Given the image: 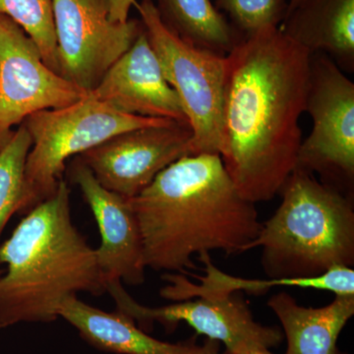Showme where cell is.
<instances>
[{
  "label": "cell",
  "mask_w": 354,
  "mask_h": 354,
  "mask_svg": "<svg viewBox=\"0 0 354 354\" xmlns=\"http://www.w3.org/2000/svg\"><path fill=\"white\" fill-rule=\"evenodd\" d=\"M311 55L268 27L225 55L220 156L242 197L255 204L279 194L295 171Z\"/></svg>",
  "instance_id": "cell-1"
},
{
  "label": "cell",
  "mask_w": 354,
  "mask_h": 354,
  "mask_svg": "<svg viewBox=\"0 0 354 354\" xmlns=\"http://www.w3.org/2000/svg\"><path fill=\"white\" fill-rule=\"evenodd\" d=\"M143 242L147 268L188 274L193 256L247 252L259 234L255 203L242 197L220 155L179 158L129 199Z\"/></svg>",
  "instance_id": "cell-2"
},
{
  "label": "cell",
  "mask_w": 354,
  "mask_h": 354,
  "mask_svg": "<svg viewBox=\"0 0 354 354\" xmlns=\"http://www.w3.org/2000/svg\"><path fill=\"white\" fill-rule=\"evenodd\" d=\"M0 264L6 265L0 276V329L55 322L68 298L106 292L95 249L72 221L64 179L0 245Z\"/></svg>",
  "instance_id": "cell-3"
},
{
  "label": "cell",
  "mask_w": 354,
  "mask_h": 354,
  "mask_svg": "<svg viewBox=\"0 0 354 354\" xmlns=\"http://www.w3.org/2000/svg\"><path fill=\"white\" fill-rule=\"evenodd\" d=\"M279 194V208L247 247L262 248L268 278H315L335 267H353V198L298 169Z\"/></svg>",
  "instance_id": "cell-4"
},
{
  "label": "cell",
  "mask_w": 354,
  "mask_h": 354,
  "mask_svg": "<svg viewBox=\"0 0 354 354\" xmlns=\"http://www.w3.org/2000/svg\"><path fill=\"white\" fill-rule=\"evenodd\" d=\"M172 120L118 113L90 95L65 108L46 109L24 120L32 148L25 167V194L21 214L55 194L65 171V162L106 140L138 128Z\"/></svg>",
  "instance_id": "cell-5"
},
{
  "label": "cell",
  "mask_w": 354,
  "mask_h": 354,
  "mask_svg": "<svg viewBox=\"0 0 354 354\" xmlns=\"http://www.w3.org/2000/svg\"><path fill=\"white\" fill-rule=\"evenodd\" d=\"M149 41L192 130L190 155L221 150L225 55L186 43L162 23L153 0L135 1Z\"/></svg>",
  "instance_id": "cell-6"
},
{
  "label": "cell",
  "mask_w": 354,
  "mask_h": 354,
  "mask_svg": "<svg viewBox=\"0 0 354 354\" xmlns=\"http://www.w3.org/2000/svg\"><path fill=\"white\" fill-rule=\"evenodd\" d=\"M313 128L302 140L295 169L353 198L354 84L329 57L312 53L306 108Z\"/></svg>",
  "instance_id": "cell-7"
},
{
  "label": "cell",
  "mask_w": 354,
  "mask_h": 354,
  "mask_svg": "<svg viewBox=\"0 0 354 354\" xmlns=\"http://www.w3.org/2000/svg\"><path fill=\"white\" fill-rule=\"evenodd\" d=\"M57 74L91 92L144 31L141 20L113 22L109 0H53Z\"/></svg>",
  "instance_id": "cell-8"
},
{
  "label": "cell",
  "mask_w": 354,
  "mask_h": 354,
  "mask_svg": "<svg viewBox=\"0 0 354 354\" xmlns=\"http://www.w3.org/2000/svg\"><path fill=\"white\" fill-rule=\"evenodd\" d=\"M106 292L115 301L116 311L140 325L158 322L167 330L184 322L196 330L225 344V354H242L257 349L277 348L283 333L254 320L248 305L239 293L221 297H199L160 307L140 304L127 292L120 281L106 283Z\"/></svg>",
  "instance_id": "cell-9"
},
{
  "label": "cell",
  "mask_w": 354,
  "mask_h": 354,
  "mask_svg": "<svg viewBox=\"0 0 354 354\" xmlns=\"http://www.w3.org/2000/svg\"><path fill=\"white\" fill-rule=\"evenodd\" d=\"M88 92L50 69L19 25L0 14V151L14 125L32 113L65 108Z\"/></svg>",
  "instance_id": "cell-10"
},
{
  "label": "cell",
  "mask_w": 354,
  "mask_h": 354,
  "mask_svg": "<svg viewBox=\"0 0 354 354\" xmlns=\"http://www.w3.org/2000/svg\"><path fill=\"white\" fill-rule=\"evenodd\" d=\"M191 139L189 125L171 121L120 133L78 157L102 187L131 199L169 165L190 155Z\"/></svg>",
  "instance_id": "cell-11"
},
{
  "label": "cell",
  "mask_w": 354,
  "mask_h": 354,
  "mask_svg": "<svg viewBox=\"0 0 354 354\" xmlns=\"http://www.w3.org/2000/svg\"><path fill=\"white\" fill-rule=\"evenodd\" d=\"M70 177L82 192L101 234L95 249L104 281L128 286L145 283L146 264L138 220L129 199L102 187L80 158L70 167Z\"/></svg>",
  "instance_id": "cell-12"
},
{
  "label": "cell",
  "mask_w": 354,
  "mask_h": 354,
  "mask_svg": "<svg viewBox=\"0 0 354 354\" xmlns=\"http://www.w3.org/2000/svg\"><path fill=\"white\" fill-rule=\"evenodd\" d=\"M88 94L118 113L189 125L145 29Z\"/></svg>",
  "instance_id": "cell-13"
},
{
  "label": "cell",
  "mask_w": 354,
  "mask_h": 354,
  "mask_svg": "<svg viewBox=\"0 0 354 354\" xmlns=\"http://www.w3.org/2000/svg\"><path fill=\"white\" fill-rule=\"evenodd\" d=\"M204 268V276L195 278L199 283L190 281L183 274H165L167 285L160 295L167 299L183 301L199 297L232 295L239 291L250 295H264L272 288H299L330 291L335 295H354V270L349 267H335L315 278L250 279L237 278L223 272L212 262L209 253L198 256Z\"/></svg>",
  "instance_id": "cell-14"
},
{
  "label": "cell",
  "mask_w": 354,
  "mask_h": 354,
  "mask_svg": "<svg viewBox=\"0 0 354 354\" xmlns=\"http://www.w3.org/2000/svg\"><path fill=\"white\" fill-rule=\"evenodd\" d=\"M59 318L78 330L94 348L115 354H203V346L193 342L169 344L158 341L139 329L131 318L116 311H102L81 301L78 297L65 300Z\"/></svg>",
  "instance_id": "cell-15"
},
{
  "label": "cell",
  "mask_w": 354,
  "mask_h": 354,
  "mask_svg": "<svg viewBox=\"0 0 354 354\" xmlns=\"http://www.w3.org/2000/svg\"><path fill=\"white\" fill-rule=\"evenodd\" d=\"M279 29L310 53H323L344 72L354 70V0H304Z\"/></svg>",
  "instance_id": "cell-16"
},
{
  "label": "cell",
  "mask_w": 354,
  "mask_h": 354,
  "mask_svg": "<svg viewBox=\"0 0 354 354\" xmlns=\"http://www.w3.org/2000/svg\"><path fill=\"white\" fill-rule=\"evenodd\" d=\"M288 342L285 354H348L337 346L342 330L354 315V295H335L330 304L304 307L286 291L270 298Z\"/></svg>",
  "instance_id": "cell-17"
},
{
  "label": "cell",
  "mask_w": 354,
  "mask_h": 354,
  "mask_svg": "<svg viewBox=\"0 0 354 354\" xmlns=\"http://www.w3.org/2000/svg\"><path fill=\"white\" fill-rule=\"evenodd\" d=\"M162 23L186 43L227 55L243 36L212 0H157Z\"/></svg>",
  "instance_id": "cell-18"
},
{
  "label": "cell",
  "mask_w": 354,
  "mask_h": 354,
  "mask_svg": "<svg viewBox=\"0 0 354 354\" xmlns=\"http://www.w3.org/2000/svg\"><path fill=\"white\" fill-rule=\"evenodd\" d=\"M31 148V135L22 123L0 151V237L9 220L22 208L26 162Z\"/></svg>",
  "instance_id": "cell-19"
},
{
  "label": "cell",
  "mask_w": 354,
  "mask_h": 354,
  "mask_svg": "<svg viewBox=\"0 0 354 354\" xmlns=\"http://www.w3.org/2000/svg\"><path fill=\"white\" fill-rule=\"evenodd\" d=\"M0 14L22 28L36 44L44 64L57 73L53 0H0Z\"/></svg>",
  "instance_id": "cell-20"
},
{
  "label": "cell",
  "mask_w": 354,
  "mask_h": 354,
  "mask_svg": "<svg viewBox=\"0 0 354 354\" xmlns=\"http://www.w3.org/2000/svg\"><path fill=\"white\" fill-rule=\"evenodd\" d=\"M215 6L247 37L265 28L279 27L288 14V0H215Z\"/></svg>",
  "instance_id": "cell-21"
},
{
  "label": "cell",
  "mask_w": 354,
  "mask_h": 354,
  "mask_svg": "<svg viewBox=\"0 0 354 354\" xmlns=\"http://www.w3.org/2000/svg\"><path fill=\"white\" fill-rule=\"evenodd\" d=\"M109 18L113 22L124 23L129 19V11L135 0H109Z\"/></svg>",
  "instance_id": "cell-22"
},
{
  "label": "cell",
  "mask_w": 354,
  "mask_h": 354,
  "mask_svg": "<svg viewBox=\"0 0 354 354\" xmlns=\"http://www.w3.org/2000/svg\"><path fill=\"white\" fill-rule=\"evenodd\" d=\"M220 344L221 342L214 341V339H207L203 344V348H204L203 354H223L221 353Z\"/></svg>",
  "instance_id": "cell-23"
},
{
  "label": "cell",
  "mask_w": 354,
  "mask_h": 354,
  "mask_svg": "<svg viewBox=\"0 0 354 354\" xmlns=\"http://www.w3.org/2000/svg\"><path fill=\"white\" fill-rule=\"evenodd\" d=\"M304 1V0H288V14L291 12L293 9L297 8V7L299 6V4H301ZM288 14H286V15H288Z\"/></svg>",
  "instance_id": "cell-24"
},
{
  "label": "cell",
  "mask_w": 354,
  "mask_h": 354,
  "mask_svg": "<svg viewBox=\"0 0 354 354\" xmlns=\"http://www.w3.org/2000/svg\"><path fill=\"white\" fill-rule=\"evenodd\" d=\"M242 354H274L270 349H257V351H248Z\"/></svg>",
  "instance_id": "cell-25"
},
{
  "label": "cell",
  "mask_w": 354,
  "mask_h": 354,
  "mask_svg": "<svg viewBox=\"0 0 354 354\" xmlns=\"http://www.w3.org/2000/svg\"><path fill=\"white\" fill-rule=\"evenodd\" d=\"M4 271H2V270H0V276H1L2 274H3Z\"/></svg>",
  "instance_id": "cell-26"
}]
</instances>
